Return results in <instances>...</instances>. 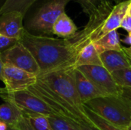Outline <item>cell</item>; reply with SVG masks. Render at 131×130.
<instances>
[{"label":"cell","instance_id":"cell-27","mask_svg":"<svg viewBox=\"0 0 131 130\" xmlns=\"http://www.w3.org/2000/svg\"><path fill=\"white\" fill-rule=\"evenodd\" d=\"M80 130H99L95 126H89V125H81Z\"/></svg>","mask_w":131,"mask_h":130},{"label":"cell","instance_id":"cell-1","mask_svg":"<svg viewBox=\"0 0 131 130\" xmlns=\"http://www.w3.org/2000/svg\"><path fill=\"white\" fill-rule=\"evenodd\" d=\"M18 41L33 55L40 74L76 67V59L81 51L70 39L37 36L24 30Z\"/></svg>","mask_w":131,"mask_h":130},{"label":"cell","instance_id":"cell-12","mask_svg":"<svg viewBox=\"0 0 131 130\" xmlns=\"http://www.w3.org/2000/svg\"><path fill=\"white\" fill-rule=\"evenodd\" d=\"M71 74L81 100L84 104L94 99L104 97L102 93L79 69L77 67L71 69Z\"/></svg>","mask_w":131,"mask_h":130},{"label":"cell","instance_id":"cell-24","mask_svg":"<svg viewBox=\"0 0 131 130\" xmlns=\"http://www.w3.org/2000/svg\"><path fill=\"white\" fill-rule=\"evenodd\" d=\"M18 42V40L15 38H11L0 34V53L3 52Z\"/></svg>","mask_w":131,"mask_h":130},{"label":"cell","instance_id":"cell-20","mask_svg":"<svg viewBox=\"0 0 131 130\" xmlns=\"http://www.w3.org/2000/svg\"><path fill=\"white\" fill-rule=\"evenodd\" d=\"M111 74L121 87L131 92V67L114 71Z\"/></svg>","mask_w":131,"mask_h":130},{"label":"cell","instance_id":"cell-11","mask_svg":"<svg viewBox=\"0 0 131 130\" xmlns=\"http://www.w3.org/2000/svg\"><path fill=\"white\" fill-rule=\"evenodd\" d=\"M25 15L18 11H11L0 15V34L19 40L24 28Z\"/></svg>","mask_w":131,"mask_h":130},{"label":"cell","instance_id":"cell-19","mask_svg":"<svg viewBox=\"0 0 131 130\" xmlns=\"http://www.w3.org/2000/svg\"><path fill=\"white\" fill-rule=\"evenodd\" d=\"M84 110L88 117L92 122L93 125L95 126L99 130H125L108 123L102 117H101L94 112H93L91 110L88 108L85 105H84Z\"/></svg>","mask_w":131,"mask_h":130},{"label":"cell","instance_id":"cell-26","mask_svg":"<svg viewBox=\"0 0 131 130\" xmlns=\"http://www.w3.org/2000/svg\"><path fill=\"white\" fill-rule=\"evenodd\" d=\"M121 28H123L127 32L131 31V15H129L128 13L126 15V16L123 19Z\"/></svg>","mask_w":131,"mask_h":130},{"label":"cell","instance_id":"cell-14","mask_svg":"<svg viewBox=\"0 0 131 130\" xmlns=\"http://www.w3.org/2000/svg\"><path fill=\"white\" fill-rule=\"evenodd\" d=\"M53 34L60 38L68 39L74 36L78 32V28L72 19L65 13H62L55 21L53 28Z\"/></svg>","mask_w":131,"mask_h":130},{"label":"cell","instance_id":"cell-22","mask_svg":"<svg viewBox=\"0 0 131 130\" xmlns=\"http://www.w3.org/2000/svg\"><path fill=\"white\" fill-rule=\"evenodd\" d=\"M47 117L53 130H79L68 121L56 115H51Z\"/></svg>","mask_w":131,"mask_h":130},{"label":"cell","instance_id":"cell-13","mask_svg":"<svg viewBox=\"0 0 131 130\" xmlns=\"http://www.w3.org/2000/svg\"><path fill=\"white\" fill-rule=\"evenodd\" d=\"M100 57L103 67L111 74L131 67L130 61L123 49L121 51H104L100 54Z\"/></svg>","mask_w":131,"mask_h":130},{"label":"cell","instance_id":"cell-23","mask_svg":"<svg viewBox=\"0 0 131 130\" xmlns=\"http://www.w3.org/2000/svg\"><path fill=\"white\" fill-rule=\"evenodd\" d=\"M75 1L81 5L82 11L89 15L104 0H75Z\"/></svg>","mask_w":131,"mask_h":130},{"label":"cell","instance_id":"cell-37","mask_svg":"<svg viewBox=\"0 0 131 130\" xmlns=\"http://www.w3.org/2000/svg\"><path fill=\"white\" fill-rule=\"evenodd\" d=\"M129 59H130V58H129ZM130 63H131V60H130Z\"/></svg>","mask_w":131,"mask_h":130},{"label":"cell","instance_id":"cell-35","mask_svg":"<svg viewBox=\"0 0 131 130\" xmlns=\"http://www.w3.org/2000/svg\"><path fill=\"white\" fill-rule=\"evenodd\" d=\"M125 130H131V123H130V124L125 129Z\"/></svg>","mask_w":131,"mask_h":130},{"label":"cell","instance_id":"cell-3","mask_svg":"<svg viewBox=\"0 0 131 130\" xmlns=\"http://www.w3.org/2000/svg\"><path fill=\"white\" fill-rule=\"evenodd\" d=\"M128 91V90H127ZM119 96H104L84 105L108 123L125 129L131 123V92Z\"/></svg>","mask_w":131,"mask_h":130},{"label":"cell","instance_id":"cell-31","mask_svg":"<svg viewBox=\"0 0 131 130\" xmlns=\"http://www.w3.org/2000/svg\"><path fill=\"white\" fill-rule=\"evenodd\" d=\"M2 63L1 61V58H0V80H2Z\"/></svg>","mask_w":131,"mask_h":130},{"label":"cell","instance_id":"cell-34","mask_svg":"<svg viewBox=\"0 0 131 130\" xmlns=\"http://www.w3.org/2000/svg\"><path fill=\"white\" fill-rule=\"evenodd\" d=\"M8 130H18L17 129H15V127H12V126H8Z\"/></svg>","mask_w":131,"mask_h":130},{"label":"cell","instance_id":"cell-28","mask_svg":"<svg viewBox=\"0 0 131 130\" xmlns=\"http://www.w3.org/2000/svg\"><path fill=\"white\" fill-rule=\"evenodd\" d=\"M124 43L127 44H130L131 47V31H129L128 32V34L127 36L126 37V38L123 41Z\"/></svg>","mask_w":131,"mask_h":130},{"label":"cell","instance_id":"cell-2","mask_svg":"<svg viewBox=\"0 0 131 130\" xmlns=\"http://www.w3.org/2000/svg\"><path fill=\"white\" fill-rule=\"evenodd\" d=\"M130 5L131 0L115 5L109 0H104L88 15V21L84 28L68 39L81 50L87 44L121 28Z\"/></svg>","mask_w":131,"mask_h":130},{"label":"cell","instance_id":"cell-8","mask_svg":"<svg viewBox=\"0 0 131 130\" xmlns=\"http://www.w3.org/2000/svg\"><path fill=\"white\" fill-rule=\"evenodd\" d=\"M102 93L104 96H119L124 93L112 74L103 66L86 65L77 67Z\"/></svg>","mask_w":131,"mask_h":130},{"label":"cell","instance_id":"cell-30","mask_svg":"<svg viewBox=\"0 0 131 130\" xmlns=\"http://www.w3.org/2000/svg\"><path fill=\"white\" fill-rule=\"evenodd\" d=\"M123 50H124V52L127 54V55L128 56V57L130 58V60H131V47H130V48L123 47Z\"/></svg>","mask_w":131,"mask_h":130},{"label":"cell","instance_id":"cell-33","mask_svg":"<svg viewBox=\"0 0 131 130\" xmlns=\"http://www.w3.org/2000/svg\"><path fill=\"white\" fill-rule=\"evenodd\" d=\"M5 1H6V0H0V10L2 9V6L4 5V4H5Z\"/></svg>","mask_w":131,"mask_h":130},{"label":"cell","instance_id":"cell-16","mask_svg":"<svg viewBox=\"0 0 131 130\" xmlns=\"http://www.w3.org/2000/svg\"><path fill=\"white\" fill-rule=\"evenodd\" d=\"M99 54L106 51H121L123 47L121 44L120 34L117 30H114L100 39L94 42Z\"/></svg>","mask_w":131,"mask_h":130},{"label":"cell","instance_id":"cell-25","mask_svg":"<svg viewBox=\"0 0 131 130\" xmlns=\"http://www.w3.org/2000/svg\"><path fill=\"white\" fill-rule=\"evenodd\" d=\"M15 128L18 130H36L31 123V122L28 120V119L24 115L15 125Z\"/></svg>","mask_w":131,"mask_h":130},{"label":"cell","instance_id":"cell-4","mask_svg":"<svg viewBox=\"0 0 131 130\" xmlns=\"http://www.w3.org/2000/svg\"><path fill=\"white\" fill-rule=\"evenodd\" d=\"M71 0H43L24 19V28L29 34L52 37L53 25Z\"/></svg>","mask_w":131,"mask_h":130},{"label":"cell","instance_id":"cell-9","mask_svg":"<svg viewBox=\"0 0 131 130\" xmlns=\"http://www.w3.org/2000/svg\"><path fill=\"white\" fill-rule=\"evenodd\" d=\"M1 61L3 65H9L37 77L40 74V68L31 52L19 41L9 49L0 53Z\"/></svg>","mask_w":131,"mask_h":130},{"label":"cell","instance_id":"cell-15","mask_svg":"<svg viewBox=\"0 0 131 130\" xmlns=\"http://www.w3.org/2000/svg\"><path fill=\"white\" fill-rule=\"evenodd\" d=\"M86 65L103 66L100 57V54L97 51L94 42H91L84 47L77 57L75 62L76 67Z\"/></svg>","mask_w":131,"mask_h":130},{"label":"cell","instance_id":"cell-10","mask_svg":"<svg viewBox=\"0 0 131 130\" xmlns=\"http://www.w3.org/2000/svg\"><path fill=\"white\" fill-rule=\"evenodd\" d=\"M2 81L8 91H21L28 90L37 82V76L19 68L3 65Z\"/></svg>","mask_w":131,"mask_h":130},{"label":"cell","instance_id":"cell-5","mask_svg":"<svg viewBox=\"0 0 131 130\" xmlns=\"http://www.w3.org/2000/svg\"><path fill=\"white\" fill-rule=\"evenodd\" d=\"M37 80L47 86L77 111L87 116L84 104L81 102L76 89L71 74V69L60 70L40 74L37 77Z\"/></svg>","mask_w":131,"mask_h":130},{"label":"cell","instance_id":"cell-17","mask_svg":"<svg viewBox=\"0 0 131 130\" xmlns=\"http://www.w3.org/2000/svg\"><path fill=\"white\" fill-rule=\"evenodd\" d=\"M22 116L23 113L13 104L5 102L0 105V120L7 123L8 126L15 127Z\"/></svg>","mask_w":131,"mask_h":130},{"label":"cell","instance_id":"cell-29","mask_svg":"<svg viewBox=\"0 0 131 130\" xmlns=\"http://www.w3.org/2000/svg\"><path fill=\"white\" fill-rule=\"evenodd\" d=\"M8 126L5 122L0 120V130H8Z\"/></svg>","mask_w":131,"mask_h":130},{"label":"cell","instance_id":"cell-32","mask_svg":"<svg viewBox=\"0 0 131 130\" xmlns=\"http://www.w3.org/2000/svg\"><path fill=\"white\" fill-rule=\"evenodd\" d=\"M127 1H130V0H114V2L116 4H120V3H122V2H127Z\"/></svg>","mask_w":131,"mask_h":130},{"label":"cell","instance_id":"cell-6","mask_svg":"<svg viewBox=\"0 0 131 130\" xmlns=\"http://www.w3.org/2000/svg\"><path fill=\"white\" fill-rule=\"evenodd\" d=\"M28 90L48 105L56 116L68 121L79 130L81 125L94 126L88 116L77 111L39 80H37V82L30 87Z\"/></svg>","mask_w":131,"mask_h":130},{"label":"cell","instance_id":"cell-36","mask_svg":"<svg viewBox=\"0 0 131 130\" xmlns=\"http://www.w3.org/2000/svg\"><path fill=\"white\" fill-rule=\"evenodd\" d=\"M127 13H128L129 15H131V5H130V8H129V10H128Z\"/></svg>","mask_w":131,"mask_h":130},{"label":"cell","instance_id":"cell-7","mask_svg":"<svg viewBox=\"0 0 131 130\" xmlns=\"http://www.w3.org/2000/svg\"><path fill=\"white\" fill-rule=\"evenodd\" d=\"M0 97L15 106L23 113H37L46 116L55 115L48 105L28 90L8 91L5 87L0 88Z\"/></svg>","mask_w":131,"mask_h":130},{"label":"cell","instance_id":"cell-21","mask_svg":"<svg viewBox=\"0 0 131 130\" xmlns=\"http://www.w3.org/2000/svg\"><path fill=\"white\" fill-rule=\"evenodd\" d=\"M36 130H53L48 122V117L37 113H23Z\"/></svg>","mask_w":131,"mask_h":130},{"label":"cell","instance_id":"cell-18","mask_svg":"<svg viewBox=\"0 0 131 130\" xmlns=\"http://www.w3.org/2000/svg\"><path fill=\"white\" fill-rule=\"evenodd\" d=\"M36 1L37 0H6L0 10V15L11 11H18L22 13L25 17L28 10Z\"/></svg>","mask_w":131,"mask_h":130}]
</instances>
